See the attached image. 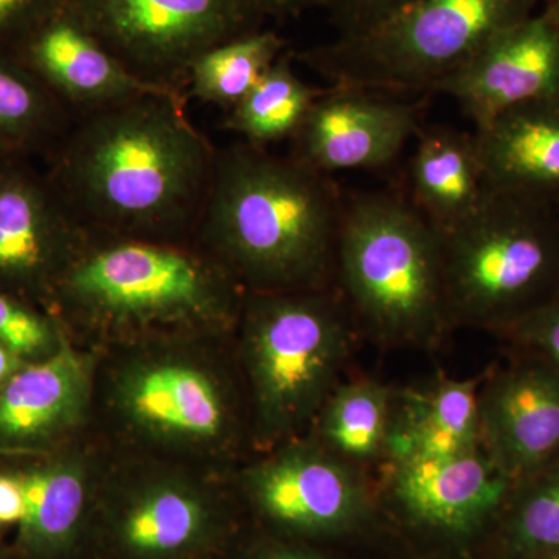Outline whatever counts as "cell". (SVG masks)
<instances>
[{
	"instance_id": "ba28073f",
	"label": "cell",
	"mask_w": 559,
	"mask_h": 559,
	"mask_svg": "<svg viewBox=\"0 0 559 559\" xmlns=\"http://www.w3.org/2000/svg\"><path fill=\"white\" fill-rule=\"evenodd\" d=\"M70 10L135 76L183 92L205 51L260 31L250 0H66Z\"/></svg>"
},
{
	"instance_id": "ffe728a7",
	"label": "cell",
	"mask_w": 559,
	"mask_h": 559,
	"mask_svg": "<svg viewBox=\"0 0 559 559\" xmlns=\"http://www.w3.org/2000/svg\"><path fill=\"white\" fill-rule=\"evenodd\" d=\"M84 371L68 348L0 385V436L35 440L60 428L83 399Z\"/></svg>"
},
{
	"instance_id": "74e56055",
	"label": "cell",
	"mask_w": 559,
	"mask_h": 559,
	"mask_svg": "<svg viewBox=\"0 0 559 559\" xmlns=\"http://www.w3.org/2000/svg\"><path fill=\"white\" fill-rule=\"evenodd\" d=\"M558 207H559V201H558Z\"/></svg>"
},
{
	"instance_id": "30bf717a",
	"label": "cell",
	"mask_w": 559,
	"mask_h": 559,
	"mask_svg": "<svg viewBox=\"0 0 559 559\" xmlns=\"http://www.w3.org/2000/svg\"><path fill=\"white\" fill-rule=\"evenodd\" d=\"M90 231L33 160L0 165V290L24 300L57 288Z\"/></svg>"
},
{
	"instance_id": "836d02e7",
	"label": "cell",
	"mask_w": 559,
	"mask_h": 559,
	"mask_svg": "<svg viewBox=\"0 0 559 559\" xmlns=\"http://www.w3.org/2000/svg\"><path fill=\"white\" fill-rule=\"evenodd\" d=\"M263 16H296L312 7L326 5V0H250Z\"/></svg>"
},
{
	"instance_id": "f1b7e54d",
	"label": "cell",
	"mask_w": 559,
	"mask_h": 559,
	"mask_svg": "<svg viewBox=\"0 0 559 559\" xmlns=\"http://www.w3.org/2000/svg\"><path fill=\"white\" fill-rule=\"evenodd\" d=\"M0 342L20 358L38 355L51 342L50 323L24 300L0 290Z\"/></svg>"
},
{
	"instance_id": "277c9868",
	"label": "cell",
	"mask_w": 559,
	"mask_h": 559,
	"mask_svg": "<svg viewBox=\"0 0 559 559\" xmlns=\"http://www.w3.org/2000/svg\"><path fill=\"white\" fill-rule=\"evenodd\" d=\"M439 237L450 325L496 333L559 293L557 201L489 189Z\"/></svg>"
},
{
	"instance_id": "8d00e7d4",
	"label": "cell",
	"mask_w": 559,
	"mask_h": 559,
	"mask_svg": "<svg viewBox=\"0 0 559 559\" xmlns=\"http://www.w3.org/2000/svg\"><path fill=\"white\" fill-rule=\"evenodd\" d=\"M547 559H559V557H551V558H547Z\"/></svg>"
},
{
	"instance_id": "8992f818",
	"label": "cell",
	"mask_w": 559,
	"mask_h": 559,
	"mask_svg": "<svg viewBox=\"0 0 559 559\" xmlns=\"http://www.w3.org/2000/svg\"><path fill=\"white\" fill-rule=\"evenodd\" d=\"M229 272L183 246L87 235L55 293L103 322L227 319L235 290Z\"/></svg>"
},
{
	"instance_id": "d590c367",
	"label": "cell",
	"mask_w": 559,
	"mask_h": 559,
	"mask_svg": "<svg viewBox=\"0 0 559 559\" xmlns=\"http://www.w3.org/2000/svg\"><path fill=\"white\" fill-rule=\"evenodd\" d=\"M547 11H549L550 16L554 17V21L557 22L559 27V0H551L549 7H547Z\"/></svg>"
},
{
	"instance_id": "7c38bea8",
	"label": "cell",
	"mask_w": 559,
	"mask_h": 559,
	"mask_svg": "<svg viewBox=\"0 0 559 559\" xmlns=\"http://www.w3.org/2000/svg\"><path fill=\"white\" fill-rule=\"evenodd\" d=\"M432 92L459 103L476 130L506 110L559 95V27L549 11L503 28Z\"/></svg>"
},
{
	"instance_id": "7402d4cb",
	"label": "cell",
	"mask_w": 559,
	"mask_h": 559,
	"mask_svg": "<svg viewBox=\"0 0 559 559\" xmlns=\"http://www.w3.org/2000/svg\"><path fill=\"white\" fill-rule=\"evenodd\" d=\"M130 406L140 421L180 436L213 437L223 428V403L215 385L186 366L143 371L131 384Z\"/></svg>"
},
{
	"instance_id": "52a82bcc",
	"label": "cell",
	"mask_w": 559,
	"mask_h": 559,
	"mask_svg": "<svg viewBox=\"0 0 559 559\" xmlns=\"http://www.w3.org/2000/svg\"><path fill=\"white\" fill-rule=\"evenodd\" d=\"M246 336L261 419L277 432L320 411L352 347L348 312L316 289L260 293Z\"/></svg>"
},
{
	"instance_id": "d6986e66",
	"label": "cell",
	"mask_w": 559,
	"mask_h": 559,
	"mask_svg": "<svg viewBox=\"0 0 559 559\" xmlns=\"http://www.w3.org/2000/svg\"><path fill=\"white\" fill-rule=\"evenodd\" d=\"M409 173L414 207L439 234L469 216L489 191L474 135L447 128L421 134Z\"/></svg>"
},
{
	"instance_id": "f546056e",
	"label": "cell",
	"mask_w": 559,
	"mask_h": 559,
	"mask_svg": "<svg viewBox=\"0 0 559 559\" xmlns=\"http://www.w3.org/2000/svg\"><path fill=\"white\" fill-rule=\"evenodd\" d=\"M62 0H0V53L11 55Z\"/></svg>"
},
{
	"instance_id": "9c48e42d",
	"label": "cell",
	"mask_w": 559,
	"mask_h": 559,
	"mask_svg": "<svg viewBox=\"0 0 559 559\" xmlns=\"http://www.w3.org/2000/svg\"><path fill=\"white\" fill-rule=\"evenodd\" d=\"M249 496L290 539H337L366 527L373 498L359 466L323 447H297L250 473Z\"/></svg>"
},
{
	"instance_id": "2e32d148",
	"label": "cell",
	"mask_w": 559,
	"mask_h": 559,
	"mask_svg": "<svg viewBox=\"0 0 559 559\" xmlns=\"http://www.w3.org/2000/svg\"><path fill=\"white\" fill-rule=\"evenodd\" d=\"M474 142L489 189L559 201V95L506 110Z\"/></svg>"
},
{
	"instance_id": "9a60e30c",
	"label": "cell",
	"mask_w": 559,
	"mask_h": 559,
	"mask_svg": "<svg viewBox=\"0 0 559 559\" xmlns=\"http://www.w3.org/2000/svg\"><path fill=\"white\" fill-rule=\"evenodd\" d=\"M481 444L513 484L559 454V373L522 355L479 390Z\"/></svg>"
},
{
	"instance_id": "1f68e13d",
	"label": "cell",
	"mask_w": 559,
	"mask_h": 559,
	"mask_svg": "<svg viewBox=\"0 0 559 559\" xmlns=\"http://www.w3.org/2000/svg\"><path fill=\"white\" fill-rule=\"evenodd\" d=\"M245 559H330L296 539H267L257 544Z\"/></svg>"
},
{
	"instance_id": "4dcf8cb0",
	"label": "cell",
	"mask_w": 559,
	"mask_h": 559,
	"mask_svg": "<svg viewBox=\"0 0 559 559\" xmlns=\"http://www.w3.org/2000/svg\"><path fill=\"white\" fill-rule=\"evenodd\" d=\"M409 0H326L342 35L362 31Z\"/></svg>"
},
{
	"instance_id": "8fae6325",
	"label": "cell",
	"mask_w": 559,
	"mask_h": 559,
	"mask_svg": "<svg viewBox=\"0 0 559 559\" xmlns=\"http://www.w3.org/2000/svg\"><path fill=\"white\" fill-rule=\"evenodd\" d=\"M513 485L481 444L447 457L390 463L384 498L412 528L462 543L495 527Z\"/></svg>"
},
{
	"instance_id": "603a6c76",
	"label": "cell",
	"mask_w": 559,
	"mask_h": 559,
	"mask_svg": "<svg viewBox=\"0 0 559 559\" xmlns=\"http://www.w3.org/2000/svg\"><path fill=\"white\" fill-rule=\"evenodd\" d=\"M393 396L373 380L336 385L320 407V447L359 468L385 459Z\"/></svg>"
},
{
	"instance_id": "d4e9b609",
	"label": "cell",
	"mask_w": 559,
	"mask_h": 559,
	"mask_svg": "<svg viewBox=\"0 0 559 559\" xmlns=\"http://www.w3.org/2000/svg\"><path fill=\"white\" fill-rule=\"evenodd\" d=\"M492 536L498 559L559 557V454L513 485Z\"/></svg>"
},
{
	"instance_id": "3957f363",
	"label": "cell",
	"mask_w": 559,
	"mask_h": 559,
	"mask_svg": "<svg viewBox=\"0 0 559 559\" xmlns=\"http://www.w3.org/2000/svg\"><path fill=\"white\" fill-rule=\"evenodd\" d=\"M336 261L349 308L378 341L429 347L450 326L439 231L409 202L362 194L342 205Z\"/></svg>"
},
{
	"instance_id": "d6a6232c",
	"label": "cell",
	"mask_w": 559,
	"mask_h": 559,
	"mask_svg": "<svg viewBox=\"0 0 559 559\" xmlns=\"http://www.w3.org/2000/svg\"><path fill=\"white\" fill-rule=\"evenodd\" d=\"M25 518V498L20 479L0 477V524H21Z\"/></svg>"
},
{
	"instance_id": "e575fe53",
	"label": "cell",
	"mask_w": 559,
	"mask_h": 559,
	"mask_svg": "<svg viewBox=\"0 0 559 559\" xmlns=\"http://www.w3.org/2000/svg\"><path fill=\"white\" fill-rule=\"evenodd\" d=\"M20 356L0 342V385L16 373Z\"/></svg>"
},
{
	"instance_id": "5bb4252c",
	"label": "cell",
	"mask_w": 559,
	"mask_h": 559,
	"mask_svg": "<svg viewBox=\"0 0 559 559\" xmlns=\"http://www.w3.org/2000/svg\"><path fill=\"white\" fill-rule=\"evenodd\" d=\"M10 57L32 72L75 119L143 95L183 94L135 76L84 27L66 0Z\"/></svg>"
},
{
	"instance_id": "484cf974",
	"label": "cell",
	"mask_w": 559,
	"mask_h": 559,
	"mask_svg": "<svg viewBox=\"0 0 559 559\" xmlns=\"http://www.w3.org/2000/svg\"><path fill=\"white\" fill-rule=\"evenodd\" d=\"M322 91L297 75L293 55L283 53L255 87L227 112L223 127L242 142L264 146L293 139Z\"/></svg>"
},
{
	"instance_id": "6da1fadb",
	"label": "cell",
	"mask_w": 559,
	"mask_h": 559,
	"mask_svg": "<svg viewBox=\"0 0 559 559\" xmlns=\"http://www.w3.org/2000/svg\"><path fill=\"white\" fill-rule=\"evenodd\" d=\"M187 95L151 94L76 117L44 171L90 234L180 245L197 235L218 150Z\"/></svg>"
},
{
	"instance_id": "44dd1931",
	"label": "cell",
	"mask_w": 559,
	"mask_h": 559,
	"mask_svg": "<svg viewBox=\"0 0 559 559\" xmlns=\"http://www.w3.org/2000/svg\"><path fill=\"white\" fill-rule=\"evenodd\" d=\"M73 120L32 72L0 53V165L46 159Z\"/></svg>"
},
{
	"instance_id": "ac0fdd59",
	"label": "cell",
	"mask_w": 559,
	"mask_h": 559,
	"mask_svg": "<svg viewBox=\"0 0 559 559\" xmlns=\"http://www.w3.org/2000/svg\"><path fill=\"white\" fill-rule=\"evenodd\" d=\"M109 540L123 559H189L218 538L216 511L178 487L143 492L109 521Z\"/></svg>"
},
{
	"instance_id": "5b68a950",
	"label": "cell",
	"mask_w": 559,
	"mask_h": 559,
	"mask_svg": "<svg viewBox=\"0 0 559 559\" xmlns=\"http://www.w3.org/2000/svg\"><path fill=\"white\" fill-rule=\"evenodd\" d=\"M539 0H409L362 31L293 55L336 87L432 91Z\"/></svg>"
},
{
	"instance_id": "cb8c5ba5",
	"label": "cell",
	"mask_w": 559,
	"mask_h": 559,
	"mask_svg": "<svg viewBox=\"0 0 559 559\" xmlns=\"http://www.w3.org/2000/svg\"><path fill=\"white\" fill-rule=\"evenodd\" d=\"M25 498L20 549L31 559H57L79 539L87 491L75 471L64 466L20 477Z\"/></svg>"
},
{
	"instance_id": "7a4b0ae2",
	"label": "cell",
	"mask_w": 559,
	"mask_h": 559,
	"mask_svg": "<svg viewBox=\"0 0 559 559\" xmlns=\"http://www.w3.org/2000/svg\"><path fill=\"white\" fill-rule=\"evenodd\" d=\"M341 213L326 175L238 142L218 150L197 235L259 293L318 289L336 263Z\"/></svg>"
},
{
	"instance_id": "83f0119b",
	"label": "cell",
	"mask_w": 559,
	"mask_h": 559,
	"mask_svg": "<svg viewBox=\"0 0 559 559\" xmlns=\"http://www.w3.org/2000/svg\"><path fill=\"white\" fill-rule=\"evenodd\" d=\"M495 334L509 341L522 355L535 356L559 373V293Z\"/></svg>"
},
{
	"instance_id": "4316f807",
	"label": "cell",
	"mask_w": 559,
	"mask_h": 559,
	"mask_svg": "<svg viewBox=\"0 0 559 559\" xmlns=\"http://www.w3.org/2000/svg\"><path fill=\"white\" fill-rule=\"evenodd\" d=\"M286 51V40L272 31H255L226 40L191 64L187 95L229 112Z\"/></svg>"
},
{
	"instance_id": "e0dca14e",
	"label": "cell",
	"mask_w": 559,
	"mask_h": 559,
	"mask_svg": "<svg viewBox=\"0 0 559 559\" xmlns=\"http://www.w3.org/2000/svg\"><path fill=\"white\" fill-rule=\"evenodd\" d=\"M477 381L441 380L396 392L385 459L447 457L481 447Z\"/></svg>"
},
{
	"instance_id": "4fadbf2b",
	"label": "cell",
	"mask_w": 559,
	"mask_h": 559,
	"mask_svg": "<svg viewBox=\"0 0 559 559\" xmlns=\"http://www.w3.org/2000/svg\"><path fill=\"white\" fill-rule=\"evenodd\" d=\"M421 106L389 100L377 92L336 87L312 103L290 139V157L329 173L388 165L417 134Z\"/></svg>"
}]
</instances>
